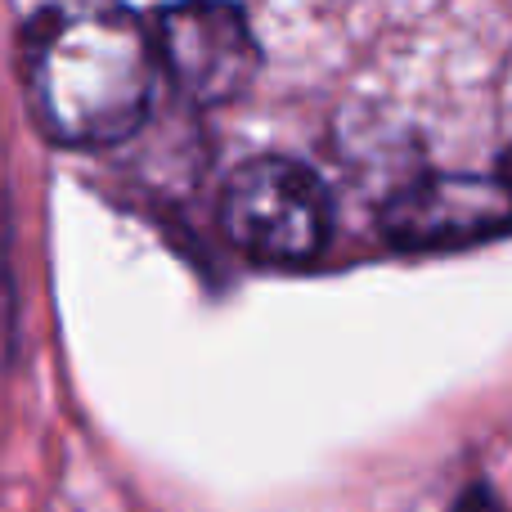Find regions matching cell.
Masks as SVG:
<instances>
[{
	"instance_id": "1",
	"label": "cell",
	"mask_w": 512,
	"mask_h": 512,
	"mask_svg": "<svg viewBox=\"0 0 512 512\" xmlns=\"http://www.w3.org/2000/svg\"><path fill=\"white\" fill-rule=\"evenodd\" d=\"M23 68L36 126L54 144L99 149L144 122L158 50L117 0H54L27 23Z\"/></svg>"
},
{
	"instance_id": "2",
	"label": "cell",
	"mask_w": 512,
	"mask_h": 512,
	"mask_svg": "<svg viewBox=\"0 0 512 512\" xmlns=\"http://www.w3.org/2000/svg\"><path fill=\"white\" fill-rule=\"evenodd\" d=\"M225 234L270 265H301L328 239V194L301 162L252 158L225 185Z\"/></svg>"
},
{
	"instance_id": "3",
	"label": "cell",
	"mask_w": 512,
	"mask_h": 512,
	"mask_svg": "<svg viewBox=\"0 0 512 512\" xmlns=\"http://www.w3.org/2000/svg\"><path fill=\"white\" fill-rule=\"evenodd\" d=\"M153 50L171 86L194 104H230L261 68L256 36L234 0H176L158 14Z\"/></svg>"
},
{
	"instance_id": "4",
	"label": "cell",
	"mask_w": 512,
	"mask_h": 512,
	"mask_svg": "<svg viewBox=\"0 0 512 512\" xmlns=\"http://www.w3.org/2000/svg\"><path fill=\"white\" fill-rule=\"evenodd\" d=\"M400 248H459L512 230V185L504 176H432L400 189L382 212Z\"/></svg>"
},
{
	"instance_id": "5",
	"label": "cell",
	"mask_w": 512,
	"mask_h": 512,
	"mask_svg": "<svg viewBox=\"0 0 512 512\" xmlns=\"http://www.w3.org/2000/svg\"><path fill=\"white\" fill-rule=\"evenodd\" d=\"M504 180H508V185H512V158H508V176H504Z\"/></svg>"
}]
</instances>
